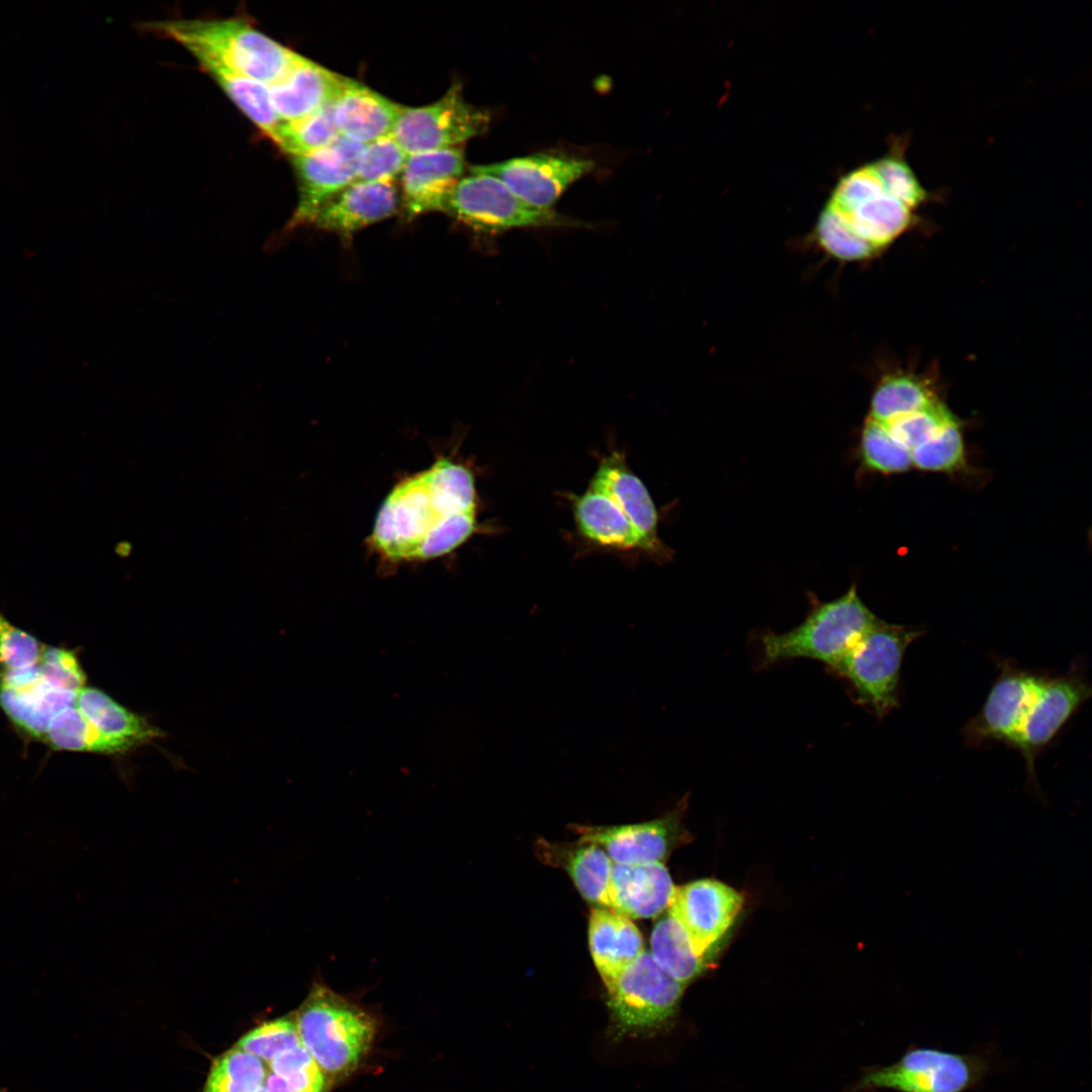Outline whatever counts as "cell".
Here are the masks:
<instances>
[{"instance_id":"6da1fadb","label":"cell","mask_w":1092,"mask_h":1092,"mask_svg":"<svg viewBox=\"0 0 1092 1092\" xmlns=\"http://www.w3.org/2000/svg\"><path fill=\"white\" fill-rule=\"evenodd\" d=\"M476 531L474 474L463 463L441 457L391 487L367 545L382 563L398 565L447 555Z\"/></svg>"},{"instance_id":"7a4b0ae2","label":"cell","mask_w":1092,"mask_h":1092,"mask_svg":"<svg viewBox=\"0 0 1092 1092\" xmlns=\"http://www.w3.org/2000/svg\"><path fill=\"white\" fill-rule=\"evenodd\" d=\"M156 34L174 40L194 58L202 57L270 86L299 55L258 30L248 19H170L147 23Z\"/></svg>"},{"instance_id":"3957f363","label":"cell","mask_w":1092,"mask_h":1092,"mask_svg":"<svg viewBox=\"0 0 1092 1092\" xmlns=\"http://www.w3.org/2000/svg\"><path fill=\"white\" fill-rule=\"evenodd\" d=\"M293 1015L302 1045L331 1085L358 1069L377 1034L370 1012L318 982Z\"/></svg>"},{"instance_id":"277c9868","label":"cell","mask_w":1092,"mask_h":1092,"mask_svg":"<svg viewBox=\"0 0 1092 1092\" xmlns=\"http://www.w3.org/2000/svg\"><path fill=\"white\" fill-rule=\"evenodd\" d=\"M878 620L853 584L835 600L816 603L806 619L792 630L762 634L761 664L808 658L824 663L831 670Z\"/></svg>"},{"instance_id":"5b68a950","label":"cell","mask_w":1092,"mask_h":1092,"mask_svg":"<svg viewBox=\"0 0 1092 1092\" xmlns=\"http://www.w3.org/2000/svg\"><path fill=\"white\" fill-rule=\"evenodd\" d=\"M921 635L919 629L878 620L831 671L847 681L856 704L882 718L899 704L903 656Z\"/></svg>"},{"instance_id":"8992f818","label":"cell","mask_w":1092,"mask_h":1092,"mask_svg":"<svg viewBox=\"0 0 1092 1092\" xmlns=\"http://www.w3.org/2000/svg\"><path fill=\"white\" fill-rule=\"evenodd\" d=\"M444 213L479 236L515 229L583 228L581 220L532 206L498 179L479 173L462 177L449 193Z\"/></svg>"},{"instance_id":"52a82bcc","label":"cell","mask_w":1092,"mask_h":1092,"mask_svg":"<svg viewBox=\"0 0 1092 1092\" xmlns=\"http://www.w3.org/2000/svg\"><path fill=\"white\" fill-rule=\"evenodd\" d=\"M992 1067L985 1054L910 1044L895 1063L868 1069L856 1091L968 1092L985 1080Z\"/></svg>"},{"instance_id":"ba28073f","label":"cell","mask_w":1092,"mask_h":1092,"mask_svg":"<svg viewBox=\"0 0 1092 1092\" xmlns=\"http://www.w3.org/2000/svg\"><path fill=\"white\" fill-rule=\"evenodd\" d=\"M685 987L644 950L607 987L612 1034L647 1036L668 1027L678 1012Z\"/></svg>"},{"instance_id":"9c48e42d","label":"cell","mask_w":1092,"mask_h":1092,"mask_svg":"<svg viewBox=\"0 0 1092 1092\" xmlns=\"http://www.w3.org/2000/svg\"><path fill=\"white\" fill-rule=\"evenodd\" d=\"M489 114L469 104L460 84H453L436 102L421 107H402L391 134L410 155L456 148L481 135Z\"/></svg>"},{"instance_id":"30bf717a","label":"cell","mask_w":1092,"mask_h":1092,"mask_svg":"<svg viewBox=\"0 0 1092 1092\" xmlns=\"http://www.w3.org/2000/svg\"><path fill=\"white\" fill-rule=\"evenodd\" d=\"M595 168L590 159L538 153L503 162L475 165L471 173L492 176L528 204L551 210L562 193Z\"/></svg>"},{"instance_id":"8fae6325","label":"cell","mask_w":1092,"mask_h":1092,"mask_svg":"<svg viewBox=\"0 0 1092 1092\" xmlns=\"http://www.w3.org/2000/svg\"><path fill=\"white\" fill-rule=\"evenodd\" d=\"M364 145L339 135L328 146L292 156L298 181V201L286 229L310 224L318 209L356 181Z\"/></svg>"},{"instance_id":"7c38bea8","label":"cell","mask_w":1092,"mask_h":1092,"mask_svg":"<svg viewBox=\"0 0 1092 1092\" xmlns=\"http://www.w3.org/2000/svg\"><path fill=\"white\" fill-rule=\"evenodd\" d=\"M741 893L714 879L697 880L674 888L667 913L687 932L701 958L726 934L741 912Z\"/></svg>"},{"instance_id":"4fadbf2b","label":"cell","mask_w":1092,"mask_h":1092,"mask_svg":"<svg viewBox=\"0 0 1092 1092\" xmlns=\"http://www.w3.org/2000/svg\"><path fill=\"white\" fill-rule=\"evenodd\" d=\"M1044 674L1003 662L980 712L965 727L972 745L1001 741L1014 746Z\"/></svg>"},{"instance_id":"5bb4252c","label":"cell","mask_w":1092,"mask_h":1092,"mask_svg":"<svg viewBox=\"0 0 1092 1092\" xmlns=\"http://www.w3.org/2000/svg\"><path fill=\"white\" fill-rule=\"evenodd\" d=\"M1090 696L1091 687L1077 669L1058 676L1043 675L1013 746L1023 755L1031 776L1036 755Z\"/></svg>"},{"instance_id":"9a60e30c","label":"cell","mask_w":1092,"mask_h":1092,"mask_svg":"<svg viewBox=\"0 0 1092 1092\" xmlns=\"http://www.w3.org/2000/svg\"><path fill=\"white\" fill-rule=\"evenodd\" d=\"M687 798L664 816L651 821L618 826H574L580 841L601 846L614 863L659 861L679 842L681 816Z\"/></svg>"},{"instance_id":"2e32d148","label":"cell","mask_w":1092,"mask_h":1092,"mask_svg":"<svg viewBox=\"0 0 1092 1092\" xmlns=\"http://www.w3.org/2000/svg\"><path fill=\"white\" fill-rule=\"evenodd\" d=\"M589 485L606 493L639 533L645 553L664 561L670 550L658 537V515L642 480L630 469L623 453L613 451L603 457Z\"/></svg>"},{"instance_id":"e0dca14e","label":"cell","mask_w":1092,"mask_h":1092,"mask_svg":"<svg viewBox=\"0 0 1092 1092\" xmlns=\"http://www.w3.org/2000/svg\"><path fill=\"white\" fill-rule=\"evenodd\" d=\"M399 194L394 182L355 181L326 202L310 224L338 236L348 247L364 228L397 212Z\"/></svg>"},{"instance_id":"ac0fdd59","label":"cell","mask_w":1092,"mask_h":1092,"mask_svg":"<svg viewBox=\"0 0 1092 1092\" xmlns=\"http://www.w3.org/2000/svg\"><path fill=\"white\" fill-rule=\"evenodd\" d=\"M464 170V152L460 147L410 155L400 174L405 219L443 212L446 199Z\"/></svg>"},{"instance_id":"d6986e66","label":"cell","mask_w":1092,"mask_h":1092,"mask_svg":"<svg viewBox=\"0 0 1092 1092\" xmlns=\"http://www.w3.org/2000/svg\"><path fill=\"white\" fill-rule=\"evenodd\" d=\"M674 888L663 862L613 863L607 906L630 919L654 917L667 909Z\"/></svg>"},{"instance_id":"ffe728a7","label":"cell","mask_w":1092,"mask_h":1092,"mask_svg":"<svg viewBox=\"0 0 1092 1092\" xmlns=\"http://www.w3.org/2000/svg\"><path fill=\"white\" fill-rule=\"evenodd\" d=\"M345 78L299 55L287 73L268 86L273 107L282 122L302 119L331 103Z\"/></svg>"},{"instance_id":"44dd1931","label":"cell","mask_w":1092,"mask_h":1092,"mask_svg":"<svg viewBox=\"0 0 1092 1092\" xmlns=\"http://www.w3.org/2000/svg\"><path fill=\"white\" fill-rule=\"evenodd\" d=\"M402 107L349 78H345L333 100L334 119L340 134L361 145L390 134Z\"/></svg>"},{"instance_id":"7402d4cb","label":"cell","mask_w":1092,"mask_h":1092,"mask_svg":"<svg viewBox=\"0 0 1092 1092\" xmlns=\"http://www.w3.org/2000/svg\"><path fill=\"white\" fill-rule=\"evenodd\" d=\"M588 942L606 988L645 950L637 926L629 917L612 909H592Z\"/></svg>"},{"instance_id":"603a6c76","label":"cell","mask_w":1092,"mask_h":1092,"mask_svg":"<svg viewBox=\"0 0 1092 1092\" xmlns=\"http://www.w3.org/2000/svg\"><path fill=\"white\" fill-rule=\"evenodd\" d=\"M571 502L576 527L585 539L609 549L645 552L639 533L602 490L588 485L581 494L572 495Z\"/></svg>"},{"instance_id":"cb8c5ba5","label":"cell","mask_w":1092,"mask_h":1092,"mask_svg":"<svg viewBox=\"0 0 1092 1092\" xmlns=\"http://www.w3.org/2000/svg\"><path fill=\"white\" fill-rule=\"evenodd\" d=\"M75 706L101 735L115 742L122 752L161 735L144 718L129 712L98 689L82 688L76 695Z\"/></svg>"},{"instance_id":"d4e9b609","label":"cell","mask_w":1092,"mask_h":1092,"mask_svg":"<svg viewBox=\"0 0 1092 1092\" xmlns=\"http://www.w3.org/2000/svg\"><path fill=\"white\" fill-rule=\"evenodd\" d=\"M75 693L57 690L40 677L23 690L0 682V707L8 718L30 736L43 739L51 719L74 705Z\"/></svg>"},{"instance_id":"484cf974","label":"cell","mask_w":1092,"mask_h":1092,"mask_svg":"<svg viewBox=\"0 0 1092 1092\" xmlns=\"http://www.w3.org/2000/svg\"><path fill=\"white\" fill-rule=\"evenodd\" d=\"M195 60L234 104L275 144L282 121L273 107L268 86L209 59L198 57Z\"/></svg>"},{"instance_id":"4316f807","label":"cell","mask_w":1092,"mask_h":1092,"mask_svg":"<svg viewBox=\"0 0 1092 1092\" xmlns=\"http://www.w3.org/2000/svg\"><path fill=\"white\" fill-rule=\"evenodd\" d=\"M836 210L877 252L907 231L914 219L913 210L886 191L871 197L850 210Z\"/></svg>"},{"instance_id":"83f0119b","label":"cell","mask_w":1092,"mask_h":1092,"mask_svg":"<svg viewBox=\"0 0 1092 1092\" xmlns=\"http://www.w3.org/2000/svg\"><path fill=\"white\" fill-rule=\"evenodd\" d=\"M649 952L666 974L685 986L707 969L705 959L697 954L684 927L668 913L653 927Z\"/></svg>"},{"instance_id":"f1b7e54d","label":"cell","mask_w":1092,"mask_h":1092,"mask_svg":"<svg viewBox=\"0 0 1092 1092\" xmlns=\"http://www.w3.org/2000/svg\"><path fill=\"white\" fill-rule=\"evenodd\" d=\"M938 401L928 380L912 373L887 375L876 387L869 418L889 424Z\"/></svg>"},{"instance_id":"f546056e","label":"cell","mask_w":1092,"mask_h":1092,"mask_svg":"<svg viewBox=\"0 0 1092 1092\" xmlns=\"http://www.w3.org/2000/svg\"><path fill=\"white\" fill-rule=\"evenodd\" d=\"M43 740L58 750L122 752L115 742L101 735L75 705L65 708L51 719Z\"/></svg>"},{"instance_id":"4dcf8cb0","label":"cell","mask_w":1092,"mask_h":1092,"mask_svg":"<svg viewBox=\"0 0 1092 1092\" xmlns=\"http://www.w3.org/2000/svg\"><path fill=\"white\" fill-rule=\"evenodd\" d=\"M268 1074L259 1058L234 1046L213 1061L202 1092H255Z\"/></svg>"},{"instance_id":"1f68e13d","label":"cell","mask_w":1092,"mask_h":1092,"mask_svg":"<svg viewBox=\"0 0 1092 1092\" xmlns=\"http://www.w3.org/2000/svg\"><path fill=\"white\" fill-rule=\"evenodd\" d=\"M613 863L601 846L579 841V846L567 853L564 866L584 899L607 906Z\"/></svg>"},{"instance_id":"d6a6232c","label":"cell","mask_w":1092,"mask_h":1092,"mask_svg":"<svg viewBox=\"0 0 1092 1092\" xmlns=\"http://www.w3.org/2000/svg\"><path fill=\"white\" fill-rule=\"evenodd\" d=\"M813 235L822 251L840 261L866 260L877 253L855 233L845 217L829 204L821 211Z\"/></svg>"},{"instance_id":"836d02e7","label":"cell","mask_w":1092,"mask_h":1092,"mask_svg":"<svg viewBox=\"0 0 1092 1092\" xmlns=\"http://www.w3.org/2000/svg\"><path fill=\"white\" fill-rule=\"evenodd\" d=\"M339 135L332 101L302 119L283 122L275 145L292 157L324 148Z\"/></svg>"},{"instance_id":"e575fe53","label":"cell","mask_w":1092,"mask_h":1092,"mask_svg":"<svg viewBox=\"0 0 1092 1092\" xmlns=\"http://www.w3.org/2000/svg\"><path fill=\"white\" fill-rule=\"evenodd\" d=\"M859 457L867 469L884 474L901 473L912 467L910 452L890 433L888 427L868 418L860 435Z\"/></svg>"},{"instance_id":"d590c367","label":"cell","mask_w":1092,"mask_h":1092,"mask_svg":"<svg viewBox=\"0 0 1092 1092\" xmlns=\"http://www.w3.org/2000/svg\"><path fill=\"white\" fill-rule=\"evenodd\" d=\"M912 467L925 471L949 472L966 463L961 425L953 420L927 442L911 451Z\"/></svg>"},{"instance_id":"8d00e7d4","label":"cell","mask_w":1092,"mask_h":1092,"mask_svg":"<svg viewBox=\"0 0 1092 1092\" xmlns=\"http://www.w3.org/2000/svg\"><path fill=\"white\" fill-rule=\"evenodd\" d=\"M902 145L896 144L888 154L873 162L884 190L914 210L929 199V193L919 182L904 158Z\"/></svg>"},{"instance_id":"74e56055","label":"cell","mask_w":1092,"mask_h":1092,"mask_svg":"<svg viewBox=\"0 0 1092 1092\" xmlns=\"http://www.w3.org/2000/svg\"><path fill=\"white\" fill-rule=\"evenodd\" d=\"M302 1045L293 1014L266 1021L242 1036L236 1048L263 1061Z\"/></svg>"},{"instance_id":"f35d334b","label":"cell","mask_w":1092,"mask_h":1092,"mask_svg":"<svg viewBox=\"0 0 1092 1092\" xmlns=\"http://www.w3.org/2000/svg\"><path fill=\"white\" fill-rule=\"evenodd\" d=\"M953 420V415L938 400L885 425L892 436L911 453Z\"/></svg>"},{"instance_id":"ab89813d","label":"cell","mask_w":1092,"mask_h":1092,"mask_svg":"<svg viewBox=\"0 0 1092 1092\" xmlns=\"http://www.w3.org/2000/svg\"><path fill=\"white\" fill-rule=\"evenodd\" d=\"M407 157L391 133L366 144L360 156L356 181L394 182Z\"/></svg>"},{"instance_id":"60d3db41","label":"cell","mask_w":1092,"mask_h":1092,"mask_svg":"<svg viewBox=\"0 0 1092 1092\" xmlns=\"http://www.w3.org/2000/svg\"><path fill=\"white\" fill-rule=\"evenodd\" d=\"M293 1092H329L331 1083L303 1045L278 1055L269 1064Z\"/></svg>"},{"instance_id":"b9f144b4","label":"cell","mask_w":1092,"mask_h":1092,"mask_svg":"<svg viewBox=\"0 0 1092 1092\" xmlns=\"http://www.w3.org/2000/svg\"><path fill=\"white\" fill-rule=\"evenodd\" d=\"M41 651L36 638L11 624L0 613V674L35 666Z\"/></svg>"},{"instance_id":"7bdbcfd3","label":"cell","mask_w":1092,"mask_h":1092,"mask_svg":"<svg viewBox=\"0 0 1092 1092\" xmlns=\"http://www.w3.org/2000/svg\"><path fill=\"white\" fill-rule=\"evenodd\" d=\"M40 678L51 688L78 693L84 688L85 673L76 655L60 647H42L37 663Z\"/></svg>"},{"instance_id":"ee69618b","label":"cell","mask_w":1092,"mask_h":1092,"mask_svg":"<svg viewBox=\"0 0 1092 1092\" xmlns=\"http://www.w3.org/2000/svg\"><path fill=\"white\" fill-rule=\"evenodd\" d=\"M884 191L874 163H870L842 176L827 203L840 211H847Z\"/></svg>"},{"instance_id":"f6af8a7d","label":"cell","mask_w":1092,"mask_h":1092,"mask_svg":"<svg viewBox=\"0 0 1092 1092\" xmlns=\"http://www.w3.org/2000/svg\"><path fill=\"white\" fill-rule=\"evenodd\" d=\"M265 1088L267 1092H293L282 1078L272 1072L265 1080Z\"/></svg>"},{"instance_id":"bcb514c9","label":"cell","mask_w":1092,"mask_h":1092,"mask_svg":"<svg viewBox=\"0 0 1092 1092\" xmlns=\"http://www.w3.org/2000/svg\"><path fill=\"white\" fill-rule=\"evenodd\" d=\"M255 1092H267V1091H266V1088H265V1086H262V1087H260V1088H259V1089H258L257 1091H255Z\"/></svg>"}]
</instances>
